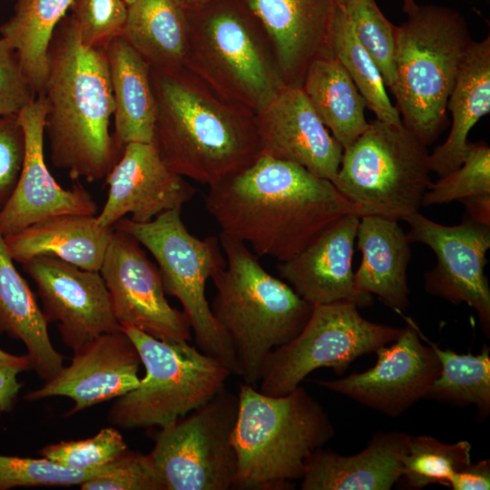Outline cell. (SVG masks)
<instances>
[{"mask_svg": "<svg viewBox=\"0 0 490 490\" xmlns=\"http://www.w3.org/2000/svg\"><path fill=\"white\" fill-rule=\"evenodd\" d=\"M204 201L220 232L250 245L258 257L279 262L342 217L367 215L330 181L266 154L210 186Z\"/></svg>", "mask_w": 490, "mask_h": 490, "instance_id": "6da1fadb", "label": "cell"}, {"mask_svg": "<svg viewBox=\"0 0 490 490\" xmlns=\"http://www.w3.org/2000/svg\"><path fill=\"white\" fill-rule=\"evenodd\" d=\"M157 104L155 144L175 173L212 186L261 154L256 115L185 66L151 67Z\"/></svg>", "mask_w": 490, "mask_h": 490, "instance_id": "7a4b0ae2", "label": "cell"}, {"mask_svg": "<svg viewBox=\"0 0 490 490\" xmlns=\"http://www.w3.org/2000/svg\"><path fill=\"white\" fill-rule=\"evenodd\" d=\"M43 95L53 164L73 180L104 179L124 148L109 131L115 106L108 60L104 47L81 42L67 15L48 46Z\"/></svg>", "mask_w": 490, "mask_h": 490, "instance_id": "3957f363", "label": "cell"}, {"mask_svg": "<svg viewBox=\"0 0 490 490\" xmlns=\"http://www.w3.org/2000/svg\"><path fill=\"white\" fill-rule=\"evenodd\" d=\"M226 264L212 278L211 309L230 338L243 383L256 387L269 355L305 327L313 305L272 276L243 242L220 232Z\"/></svg>", "mask_w": 490, "mask_h": 490, "instance_id": "277c9868", "label": "cell"}, {"mask_svg": "<svg viewBox=\"0 0 490 490\" xmlns=\"http://www.w3.org/2000/svg\"><path fill=\"white\" fill-rule=\"evenodd\" d=\"M237 394L233 489H293L308 457L334 436L328 415L300 386L286 395L270 396L241 383Z\"/></svg>", "mask_w": 490, "mask_h": 490, "instance_id": "5b68a950", "label": "cell"}, {"mask_svg": "<svg viewBox=\"0 0 490 490\" xmlns=\"http://www.w3.org/2000/svg\"><path fill=\"white\" fill-rule=\"evenodd\" d=\"M407 19L395 30L396 97L403 124L426 147L446 122V103L473 44L455 9L402 0Z\"/></svg>", "mask_w": 490, "mask_h": 490, "instance_id": "8992f818", "label": "cell"}, {"mask_svg": "<svg viewBox=\"0 0 490 490\" xmlns=\"http://www.w3.org/2000/svg\"><path fill=\"white\" fill-rule=\"evenodd\" d=\"M188 14L185 67L225 98L260 113L286 83L257 18L241 0H210Z\"/></svg>", "mask_w": 490, "mask_h": 490, "instance_id": "52a82bcc", "label": "cell"}, {"mask_svg": "<svg viewBox=\"0 0 490 490\" xmlns=\"http://www.w3.org/2000/svg\"><path fill=\"white\" fill-rule=\"evenodd\" d=\"M120 328L134 344L145 376L113 404L108 420L115 426L166 427L224 389L232 375L218 359L187 341H164L133 327Z\"/></svg>", "mask_w": 490, "mask_h": 490, "instance_id": "ba28073f", "label": "cell"}, {"mask_svg": "<svg viewBox=\"0 0 490 490\" xmlns=\"http://www.w3.org/2000/svg\"><path fill=\"white\" fill-rule=\"evenodd\" d=\"M113 228L130 234L153 256L164 291L181 302L197 348L218 359L232 375H239L232 344L215 319L205 294L207 281L226 264L219 236L200 239L192 235L181 210L164 211L143 223L122 218Z\"/></svg>", "mask_w": 490, "mask_h": 490, "instance_id": "9c48e42d", "label": "cell"}, {"mask_svg": "<svg viewBox=\"0 0 490 490\" xmlns=\"http://www.w3.org/2000/svg\"><path fill=\"white\" fill-rule=\"evenodd\" d=\"M429 154L403 123L376 119L343 149L333 184L367 215L405 220L418 211L431 183Z\"/></svg>", "mask_w": 490, "mask_h": 490, "instance_id": "30bf717a", "label": "cell"}, {"mask_svg": "<svg viewBox=\"0 0 490 490\" xmlns=\"http://www.w3.org/2000/svg\"><path fill=\"white\" fill-rule=\"evenodd\" d=\"M358 308L348 300L313 305L300 333L269 355L259 390L270 396L286 395L319 368H330L341 375L356 358L375 352L403 333L404 328L366 319Z\"/></svg>", "mask_w": 490, "mask_h": 490, "instance_id": "8fae6325", "label": "cell"}, {"mask_svg": "<svg viewBox=\"0 0 490 490\" xmlns=\"http://www.w3.org/2000/svg\"><path fill=\"white\" fill-rule=\"evenodd\" d=\"M238 408V394L224 388L160 428L148 456L165 490L233 489L237 459L232 433Z\"/></svg>", "mask_w": 490, "mask_h": 490, "instance_id": "7c38bea8", "label": "cell"}, {"mask_svg": "<svg viewBox=\"0 0 490 490\" xmlns=\"http://www.w3.org/2000/svg\"><path fill=\"white\" fill-rule=\"evenodd\" d=\"M405 221L410 226L408 241L426 245L436 257V266L424 275L426 291L453 304L466 303L473 308L489 337L490 288L485 267L490 248V226L470 219L446 226L418 211Z\"/></svg>", "mask_w": 490, "mask_h": 490, "instance_id": "4fadbf2b", "label": "cell"}, {"mask_svg": "<svg viewBox=\"0 0 490 490\" xmlns=\"http://www.w3.org/2000/svg\"><path fill=\"white\" fill-rule=\"evenodd\" d=\"M100 273L120 326L164 341L191 339L186 315L166 299L159 268L130 234L113 228Z\"/></svg>", "mask_w": 490, "mask_h": 490, "instance_id": "5bb4252c", "label": "cell"}, {"mask_svg": "<svg viewBox=\"0 0 490 490\" xmlns=\"http://www.w3.org/2000/svg\"><path fill=\"white\" fill-rule=\"evenodd\" d=\"M23 266L36 285L45 320L56 323L64 343L74 352L120 328L100 271L44 256Z\"/></svg>", "mask_w": 490, "mask_h": 490, "instance_id": "9a60e30c", "label": "cell"}, {"mask_svg": "<svg viewBox=\"0 0 490 490\" xmlns=\"http://www.w3.org/2000/svg\"><path fill=\"white\" fill-rule=\"evenodd\" d=\"M406 321L403 333L391 346L375 351L377 359L373 368L318 384L390 416L425 398L440 373V363L433 348L420 341L414 320L406 318Z\"/></svg>", "mask_w": 490, "mask_h": 490, "instance_id": "2e32d148", "label": "cell"}, {"mask_svg": "<svg viewBox=\"0 0 490 490\" xmlns=\"http://www.w3.org/2000/svg\"><path fill=\"white\" fill-rule=\"evenodd\" d=\"M45 114L42 94L16 115L24 135V157L17 184L0 209L4 236L61 214L97 215L93 198L80 183L64 189L50 173L44 153Z\"/></svg>", "mask_w": 490, "mask_h": 490, "instance_id": "e0dca14e", "label": "cell"}, {"mask_svg": "<svg viewBox=\"0 0 490 490\" xmlns=\"http://www.w3.org/2000/svg\"><path fill=\"white\" fill-rule=\"evenodd\" d=\"M107 200L96 215L103 227L131 214L135 222H147L171 210H181L195 196L196 189L172 172L155 144L131 142L104 178Z\"/></svg>", "mask_w": 490, "mask_h": 490, "instance_id": "ac0fdd59", "label": "cell"}, {"mask_svg": "<svg viewBox=\"0 0 490 490\" xmlns=\"http://www.w3.org/2000/svg\"><path fill=\"white\" fill-rule=\"evenodd\" d=\"M139 353L121 329L103 333L74 352L68 367L25 397L35 401L63 396L73 400L67 416L96 404L117 398L137 387L141 365Z\"/></svg>", "mask_w": 490, "mask_h": 490, "instance_id": "d6986e66", "label": "cell"}, {"mask_svg": "<svg viewBox=\"0 0 490 490\" xmlns=\"http://www.w3.org/2000/svg\"><path fill=\"white\" fill-rule=\"evenodd\" d=\"M261 154L297 163L335 182L343 148L320 121L301 86L286 84L258 114Z\"/></svg>", "mask_w": 490, "mask_h": 490, "instance_id": "ffe728a7", "label": "cell"}, {"mask_svg": "<svg viewBox=\"0 0 490 490\" xmlns=\"http://www.w3.org/2000/svg\"><path fill=\"white\" fill-rule=\"evenodd\" d=\"M257 18L286 84L301 86L309 64L332 53L339 0H241Z\"/></svg>", "mask_w": 490, "mask_h": 490, "instance_id": "44dd1931", "label": "cell"}, {"mask_svg": "<svg viewBox=\"0 0 490 490\" xmlns=\"http://www.w3.org/2000/svg\"><path fill=\"white\" fill-rule=\"evenodd\" d=\"M359 220L357 214L342 217L278 265L279 276L309 303L348 300L360 308L372 304V295L357 289L352 269Z\"/></svg>", "mask_w": 490, "mask_h": 490, "instance_id": "7402d4cb", "label": "cell"}, {"mask_svg": "<svg viewBox=\"0 0 490 490\" xmlns=\"http://www.w3.org/2000/svg\"><path fill=\"white\" fill-rule=\"evenodd\" d=\"M410 435L379 432L366 448L342 456L320 447L307 459L302 490H388L402 475V456Z\"/></svg>", "mask_w": 490, "mask_h": 490, "instance_id": "603a6c76", "label": "cell"}, {"mask_svg": "<svg viewBox=\"0 0 490 490\" xmlns=\"http://www.w3.org/2000/svg\"><path fill=\"white\" fill-rule=\"evenodd\" d=\"M113 227L101 226L96 215L61 214L5 235L14 260L53 257L81 269L100 271Z\"/></svg>", "mask_w": 490, "mask_h": 490, "instance_id": "cb8c5ba5", "label": "cell"}, {"mask_svg": "<svg viewBox=\"0 0 490 490\" xmlns=\"http://www.w3.org/2000/svg\"><path fill=\"white\" fill-rule=\"evenodd\" d=\"M357 246L362 254L354 273L358 291L376 295L401 314L409 305L407 267L411 250L398 221L377 215L360 217Z\"/></svg>", "mask_w": 490, "mask_h": 490, "instance_id": "d4e9b609", "label": "cell"}, {"mask_svg": "<svg viewBox=\"0 0 490 490\" xmlns=\"http://www.w3.org/2000/svg\"><path fill=\"white\" fill-rule=\"evenodd\" d=\"M446 109L452 124L444 143L429 154L430 171L439 177L457 169L468 151L467 136L490 112V37L473 42L457 74Z\"/></svg>", "mask_w": 490, "mask_h": 490, "instance_id": "484cf974", "label": "cell"}, {"mask_svg": "<svg viewBox=\"0 0 490 490\" xmlns=\"http://www.w3.org/2000/svg\"><path fill=\"white\" fill-rule=\"evenodd\" d=\"M114 100V138L124 147L131 142L152 143L157 104L151 65L122 36L105 46Z\"/></svg>", "mask_w": 490, "mask_h": 490, "instance_id": "4316f807", "label": "cell"}, {"mask_svg": "<svg viewBox=\"0 0 490 490\" xmlns=\"http://www.w3.org/2000/svg\"><path fill=\"white\" fill-rule=\"evenodd\" d=\"M47 324L0 230V329L24 343L31 368L44 381L64 367L63 356L51 343Z\"/></svg>", "mask_w": 490, "mask_h": 490, "instance_id": "83f0119b", "label": "cell"}, {"mask_svg": "<svg viewBox=\"0 0 490 490\" xmlns=\"http://www.w3.org/2000/svg\"><path fill=\"white\" fill-rule=\"evenodd\" d=\"M121 35L151 67H183L191 38L188 9L181 0H135Z\"/></svg>", "mask_w": 490, "mask_h": 490, "instance_id": "f1b7e54d", "label": "cell"}, {"mask_svg": "<svg viewBox=\"0 0 490 490\" xmlns=\"http://www.w3.org/2000/svg\"><path fill=\"white\" fill-rule=\"evenodd\" d=\"M301 88L320 121L343 149L368 128L366 102L334 56L313 61L305 73Z\"/></svg>", "mask_w": 490, "mask_h": 490, "instance_id": "f546056e", "label": "cell"}, {"mask_svg": "<svg viewBox=\"0 0 490 490\" xmlns=\"http://www.w3.org/2000/svg\"><path fill=\"white\" fill-rule=\"evenodd\" d=\"M73 0H14L13 15L0 26L2 37L15 50L36 96L43 94L47 50L53 34Z\"/></svg>", "mask_w": 490, "mask_h": 490, "instance_id": "4dcf8cb0", "label": "cell"}, {"mask_svg": "<svg viewBox=\"0 0 490 490\" xmlns=\"http://www.w3.org/2000/svg\"><path fill=\"white\" fill-rule=\"evenodd\" d=\"M418 333L433 348L440 363V373L425 398L457 406L473 404L477 407L478 415L486 417L490 413L489 347L484 346L477 355L458 354L441 349L419 329Z\"/></svg>", "mask_w": 490, "mask_h": 490, "instance_id": "1f68e13d", "label": "cell"}, {"mask_svg": "<svg viewBox=\"0 0 490 490\" xmlns=\"http://www.w3.org/2000/svg\"><path fill=\"white\" fill-rule=\"evenodd\" d=\"M331 40L334 57L347 71L376 119L389 124H402L377 64L358 41L339 3L332 24Z\"/></svg>", "mask_w": 490, "mask_h": 490, "instance_id": "d6a6232c", "label": "cell"}, {"mask_svg": "<svg viewBox=\"0 0 490 490\" xmlns=\"http://www.w3.org/2000/svg\"><path fill=\"white\" fill-rule=\"evenodd\" d=\"M471 449L466 440L447 444L430 436L410 435L399 480L407 489L420 490L431 484L448 487L454 474L471 463Z\"/></svg>", "mask_w": 490, "mask_h": 490, "instance_id": "836d02e7", "label": "cell"}, {"mask_svg": "<svg viewBox=\"0 0 490 490\" xmlns=\"http://www.w3.org/2000/svg\"><path fill=\"white\" fill-rule=\"evenodd\" d=\"M358 41L377 64L387 87L396 83L395 30L376 0H340Z\"/></svg>", "mask_w": 490, "mask_h": 490, "instance_id": "e575fe53", "label": "cell"}, {"mask_svg": "<svg viewBox=\"0 0 490 490\" xmlns=\"http://www.w3.org/2000/svg\"><path fill=\"white\" fill-rule=\"evenodd\" d=\"M482 194H490V148L485 143H469L463 163L437 181H431L421 205L460 201Z\"/></svg>", "mask_w": 490, "mask_h": 490, "instance_id": "d590c367", "label": "cell"}, {"mask_svg": "<svg viewBox=\"0 0 490 490\" xmlns=\"http://www.w3.org/2000/svg\"><path fill=\"white\" fill-rule=\"evenodd\" d=\"M115 461L93 469H74L45 457L29 458L0 455V490L16 486L80 485L107 472Z\"/></svg>", "mask_w": 490, "mask_h": 490, "instance_id": "8d00e7d4", "label": "cell"}, {"mask_svg": "<svg viewBox=\"0 0 490 490\" xmlns=\"http://www.w3.org/2000/svg\"><path fill=\"white\" fill-rule=\"evenodd\" d=\"M128 450L121 433L113 427L101 429L82 440L61 441L46 446L40 455L66 467L86 470L106 466Z\"/></svg>", "mask_w": 490, "mask_h": 490, "instance_id": "74e56055", "label": "cell"}, {"mask_svg": "<svg viewBox=\"0 0 490 490\" xmlns=\"http://www.w3.org/2000/svg\"><path fill=\"white\" fill-rule=\"evenodd\" d=\"M70 10L81 42L89 47H104L122 34L128 5L122 0H73Z\"/></svg>", "mask_w": 490, "mask_h": 490, "instance_id": "f35d334b", "label": "cell"}, {"mask_svg": "<svg viewBox=\"0 0 490 490\" xmlns=\"http://www.w3.org/2000/svg\"><path fill=\"white\" fill-rule=\"evenodd\" d=\"M82 490H165L148 455L127 450L110 470L80 485Z\"/></svg>", "mask_w": 490, "mask_h": 490, "instance_id": "ab89813d", "label": "cell"}, {"mask_svg": "<svg viewBox=\"0 0 490 490\" xmlns=\"http://www.w3.org/2000/svg\"><path fill=\"white\" fill-rule=\"evenodd\" d=\"M36 98L14 47L0 38V117L17 115Z\"/></svg>", "mask_w": 490, "mask_h": 490, "instance_id": "60d3db41", "label": "cell"}, {"mask_svg": "<svg viewBox=\"0 0 490 490\" xmlns=\"http://www.w3.org/2000/svg\"><path fill=\"white\" fill-rule=\"evenodd\" d=\"M24 157V135L16 115L0 117V209L11 197Z\"/></svg>", "mask_w": 490, "mask_h": 490, "instance_id": "b9f144b4", "label": "cell"}, {"mask_svg": "<svg viewBox=\"0 0 490 490\" xmlns=\"http://www.w3.org/2000/svg\"><path fill=\"white\" fill-rule=\"evenodd\" d=\"M448 487L453 490L490 489V460L470 463L452 476Z\"/></svg>", "mask_w": 490, "mask_h": 490, "instance_id": "7bdbcfd3", "label": "cell"}, {"mask_svg": "<svg viewBox=\"0 0 490 490\" xmlns=\"http://www.w3.org/2000/svg\"><path fill=\"white\" fill-rule=\"evenodd\" d=\"M20 369L0 367V412L8 410L15 401L21 384L17 380Z\"/></svg>", "mask_w": 490, "mask_h": 490, "instance_id": "ee69618b", "label": "cell"}, {"mask_svg": "<svg viewBox=\"0 0 490 490\" xmlns=\"http://www.w3.org/2000/svg\"><path fill=\"white\" fill-rule=\"evenodd\" d=\"M466 206L470 220L485 226H490V194H482L460 201Z\"/></svg>", "mask_w": 490, "mask_h": 490, "instance_id": "f6af8a7d", "label": "cell"}, {"mask_svg": "<svg viewBox=\"0 0 490 490\" xmlns=\"http://www.w3.org/2000/svg\"><path fill=\"white\" fill-rule=\"evenodd\" d=\"M0 367H13L24 371L31 368V364L26 356H15L0 349Z\"/></svg>", "mask_w": 490, "mask_h": 490, "instance_id": "bcb514c9", "label": "cell"}, {"mask_svg": "<svg viewBox=\"0 0 490 490\" xmlns=\"http://www.w3.org/2000/svg\"><path fill=\"white\" fill-rule=\"evenodd\" d=\"M187 9L199 7L210 0H181Z\"/></svg>", "mask_w": 490, "mask_h": 490, "instance_id": "7dc6e473", "label": "cell"}, {"mask_svg": "<svg viewBox=\"0 0 490 490\" xmlns=\"http://www.w3.org/2000/svg\"><path fill=\"white\" fill-rule=\"evenodd\" d=\"M128 6L132 5L135 0H122Z\"/></svg>", "mask_w": 490, "mask_h": 490, "instance_id": "c3c4849f", "label": "cell"}]
</instances>
